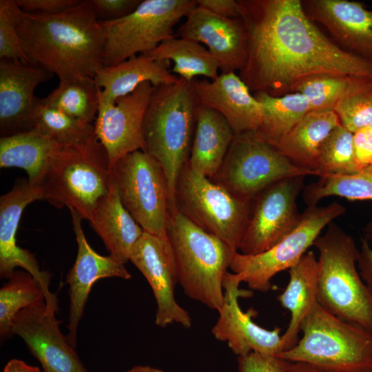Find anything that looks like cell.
Segmentation results:
<instances>
[{
  "label": "cell",
  "instance_id": "1",
  "mask_svg": "<svg viewBox=\"0 0 372 372\" xmlns=\"http://www.w3.org/2000/svg\"><path fill=\"white\" fill-rule=\"evenodd\" d=\"M248 37L239 72L251 92L281 96L309 76L328 74L372 79V63L331 41L300 0H238Z\"/></svg>",
  "mask_w": 372,
  "mask_h": 372
},
{
  "label": "cell",
  "instance_id": "37",
  "mask_svg": "<svg viewBox=\"0 0 372 372\" xmlns=\"http://www.w3.org/2000/svg\"><path fill=\"white\" fill-rule=\"evenodd\" d=\"M318 171L320 176L359 172L353 154V133L340 124L332 130L320 148Z\"/></svg>",
  "mask_w": 372,
  "mask_h": 372
},
{
  "label": "cell",
  "instance_id": "24",
  "mask_svg": "<svg viewBox=\"0 0 372 372\" xmlns=\"http://www.w3.org/2000/svg\"><path fill=\"white\" fill-rule=\"evenodd\" d=\"M110 256L125 265L144 231L121 203L112 172L107 193L99 201L89 220Z\"/></svg>",
  "mask_w": 372,
  "mask_h": 372
},
{
  "label": "cell",
  "instance_id": "8",
  "mask_svg": "<svg viewBox=\"0 0 372 372\" xmlns=\"http://www.w3.org/2000/svg\"><path fill=\"white\" fill-rule=\"evenodd\" d=\"M252 200L240 197L211 179L194 172L188 163L178 176L176 211L205 231L238 251Z\"/></svg>",
  "mask_w": 372,
  "mask_h": 372
},
{
  "label": "cell",
  "instance_id": "17",
  "mask_svg": "<svg viewBox=\"0 0 372 372\" xmlns=\"http://www.w3.org/2000/svg\"><path fill=\"white\" fill-rule=\"evenodd\" d=\"M154 86L141 84L114 103H101L94 121V134L105 147L111 169L122 157L143 147V123Z\"/></svg>",
  "mask_w": 372,
  "mask_h": 372
},
{
  "label": "cell",
  "instance_id": "21",
  "mask_svg": "<svg viewBox=\"0 0 372 372\" xmlns=\"http://www.w3.org/2000/svg\"><path fill=\"white\" fill-rule=\"evenodd\" d=\"M52 76L39 67L0 59L1 137L33 130L34 90Z\"/></svg>",
  "mask_w": 372,
  "mask_h": 372
},
{
  "label": "cell",
  "instance_id": "36",
  "mask_svg": "<svg viewBox=\"0 0 372 372\" xmlns=\"http://www.w3.org/2000/svg\"><path fill=\"white\" fill-rule=\"evenodd\" d=\"M368 79H370L328 74H316L300 80L293 86L291 92H298L304 96L311 111L333 110L347 93Z\"/></svg>",
  "mask_w": 372,
  "mask_h": 372
},
{
  "label": "cell",
  "instance_id": "5",
  "mask_svg": "<svg viewBox=\"0 0 372 372\" xmlns=\"http://www.w3.org/2000/svg\"><path fill=\"white\" fill-rule=\"evenodd\" d=\"M313 246L319 253L318 304L335 317L372 331V289L358 271L359 249L353 237L333 221Z\"/></svg>",
  "mask_w": 372,
  "mask_h": 372
},
{
  "label": "cell",
  "instance_id": "41",
  "mask_svg": "<svg viewBox=\"0 0 372 372\" xmlns=\"http://www.w3.org/2000/svg\"><path fill=\"white\" fill-rule=\"evenodd\" d=\"M140 0H88L89 4L99 21L119 19L133 12Z\"/></svg>",
  "mask_w": 372,
  "mask_h": 372
},
{
  "label": "cell",
  "instance_id": "35",
  "mask_svg": "<svg viewBox=\"0 0 372 372\" xmlns=\"http://www.w3.org/2000/svg\"><path fill=\"white\" fill-rule=\"evenodd\" d=\"M33 130L60 144L76 143L92 137L94 125L75 119L37 98L32 113Z\"/></svg>",
  "mask_w": 372,
  "mask_h": 372
},
{
  "label": "cell",
  "instance_id": "20",
  "mask_svg": "<svg viewBox=\"0 0 372 372\" xmlns=\"http://www.w3.org/2000/svg\"><path fill=\"white\" fill-rule=\"evenodd\" d=\"M176 37L203 43L216 59L220 74L240 72L248 54V37L241 18H225L197 6L178 28Z\"/></svg>",
  "mask_w": 372,
  "mask_h": 372
},
{
  "label": "cell",
  "instance_id": "32",
  "mask_svg": "<svg viewBox=\"0 0 372 372\" xmlns=\"http://www.w3.org/2000/svg\"><path fill=\"white\" fill-rule=\"evenodd\" d=\"M101 90L95 79L83 77L59 81L57 87L42 99L71 117L92 123L97 116Z\"/></svg>",
  "mask_w": 372,
  "mask_h": 372
},
{
  "label": "cell",
  "instance_id": "28",
  "mask_svg": "<svg viewBox=\"0 0 372 372\" xmlns=\"http://www.w3.org/2000/svg\"><path fill=\"white\" fill-rule=\"evenodd\" d=\"M318 271V258L309 251L289 269V282L277 296L282 307L291 314L289 325L282 334L284 351L297 344L301 323L317 302Z\"/></svg>",
  "mask_w": 372,
  "mask_h": 372
},
{
  "label": "cell",
  "instance_id": "46",
  "mask_svg": "<svg viewBox=\"0 0 372 372\" xmlns=\"http://www.w3.org/2000/svg\"><path fill=\"white\" fill-rule=\"evenodd\" d=\"M3 372H43L38 366L28 364L19 359L9 360L3 368Z\"/></svg>",
  "mask_w": 372,
  "mask_h": 372
},
{
  "label": "cell",
  "instance_id": "44",
  "mask_svg": "<svg viewBox=\"0 0 372 372\" xmlns=\"http://www.w3.org/2000/svg\"><path fill=\"white\" fill-rule=\"evenodd\" d=\"M366 239H362L357 265L364 282L372 289V222L365 229Z\"/></svg>",
  "mask_w": 372,
  "mask_h": 372
},
{
  "label": "cell",
  "instance_id": "49",
  "mask_svg": "<svg viewBox=\"0 0 372 372\" xmlns=\"http://www.w3.org/2000/svg\"><path fill=\"white\" fill-rule=\"evenodd\" d=\"M369 127V128L371 129V130L372 131V124H371Z\"/></svg>",
  "mask_w": 372,
  "mask_h": 372
},
{
  "label": "cell",
  "instance_id": "38",
  "mask_svg": "<svg viewBox=\"0 0 372 372\" xmlns=\"http://www.w3.org/2000/svg\"><path fill=\"white\" fill-rule=\"evenodd\" d=\"M340 125L354 133L372 124V80L368 79L350 90L333 110Z\"/></svg>",
  "mask_w": 372,
  "mask_h": 372
},
{
  "label": "cell",
  "instance_id": "22",
  "mask_svg": "<svg viewBox=\"0 0 372 372\" xmlns=\"http://www.w3.org/2000/svg\"><path fill=\"white\" fill-rule=\"evenodd\" d=\"M302 2L308 17L324 25L344 50L372 63V10L348 0Z\"/></svg>",
  "mask_w": 372,
  "mask_h": 372
},
{
  "label": "cell",
  "instance_id": "40",
  "mask_svg": "<svg viewBox=\"0 0 372 372\" xmlns=\"http://www.w3.org/2000/svg\"><path fill=\"white\" fill-rule=\"evenodd\" d=\"M291 365L280 357L258 352L238 356V372H291Z\"/></svg>",
  "mask_w": 372,
  "mask_h": 372
},
{
  "label": "cell",
  "instance_id": "18",
  "mask_svg": "<svg viewBox=\"0 0 372 372\" xmlns=\"http://www.w3.org/2000/svg\"><path fill=\"white\" fill-rule=\"evenodd\" d=\"M39 199H43L40 187L28 180H17L10 191L0 197V276L8 278L17 267L22 268L41 283L46 293V304L57 311V297L49 289L51 274L41 270L34 255L17 244L22 212Z\"/></svg>",
  "mask_w": 372,
  "mask_h": 372
},
{
  "label": "cell",
  "instance_id": "26",
  "mask_svg": "<svg viewBox=\"0 0 372 372\" xmlns=\"http://www.w3.org/2000/svg\"><path fill=\"white\" fill-rule=\"evenodd\" d=\"M234 137V131L220 113L200 103L188 161L190 168L209 178L214 177Z\"/></svg>",
  "mask_w": 372,
  "mask_h": 372
},
{
  "label": "cell",
  "instance_id": "42",
  "mask_svg": "<svg viewBox=\"0 0 372 372\" xmlns=\"http://www.w3.org/2000/svg\"><path fill=\"white\" fill-rule=\"evenodd\" d=\"M353 148L359 171L372 165V131L369 127L353 133Z\"/></svg>",
  "mask_w": 372,
  "mask_h": 372
},
{
  "label": "cell",
  "instance_id": "11",
  "mask_svg": "<svg viewBox=\"0 0 372 372\" xmlns=\"http://www.w3.org/2000/svg\"><path fill=\"white\" fill-rule=\"evenodd\" d=\"M345 211V207L338 202L309 207L302 213L296 227L275 245L254 255L236 252L229 269L238 274L249 289L267 292L271 288L272 278L296 265L313 245L322 230Z\"/></svg>",
  "mask_w": 372,
  "mask_h": 372
},
{
  "label": "cell",
  "instance_id": "43",
  "mask_svg": "<svg viewBox=\"0 0 372 372\" xmlns=\"http://www.w3.org/2000/svg\"><path fill=\"white\" fill-rule=\"evenodd\" d=\"M25 12L41 14H56L76 5L79 0H17Z\"/></svg>",
  "mask_w": 372,
  "mask_h": 372
},
{
  "label": "cell",
  "instance_id": "33",
  "mask_svg": "<svg viewBox=\"0 0 372 372\" xmlns=\"http://www.w3.org/2000/svg\"><path fill=\"white\" fill-rule=\"evenodd\" d=\"M0 289V338H10L12 322L23 309L46 300L41 283L25 270H14Z\"/></svg>",
  "mask_w": 372,
  "mask_h": 372
},
{
  "label": "cell",
  "instance_id": "31",
  "mask_svg": "<svg viewBox=\"0 0 372 372\" xmlns=\"http://www.w3.org/2000/svg\"><path fill=\"white\" fill-rule=\"evenodd\" d=\"M254 96L262 107V121L254 134L257 138L273 147L311 112L305 97L298 92L281 96L256 92Z\"/></svg>",
  "mask_w": 372,
  "mask_h": 372
},
{
  "label": "cell",
  "instance_id": "39",
  "mask_svg": "<svg viewBox=\"0 0 372 372\" xmlns=\"http://www.w3.org/2000/svg\"><path fill=\"white\" fill-rule=\"evenodd\" d=\"M21 11L17 0L0 1V59L30 65L22 49L16 27Z\"/></svg>",
  "mask_w": 372,
  "mask_h": 372
},
{
  "label": "cell",
  "instance_id": "29",
  "mask_svg": "<svg viewBox=\"0 0 372 372\" xmlns=\"http://www.w3.org/2000/svg\"><path fill=\"white\" fill-rule=\"evenodd\" d=\"M59 143L35 130L0 138V167L24 169L28 180L39 186Z\"/></svg>",
  "mask_w": 372,
  "mask_h": 372
},
{
  "label": "cell",
  "instance_id": "48",
  "mask_svg": "<svg viewBox=\"0 0 372 372\" xmlns=\"http://www.w3.org/2000/svg\"><path fill=\"white\" fill-rule=\"evenodd\" d=\"M124 372H167L149 365H135Z\"/></svg>",
  "mask_w": 372,
  "mask_h": 372
},
{
  "label": "cell",
  "instance_id": "16",
  "mask_svg": "<svg viewBox=\"0 0 372 372\" xmlns=\"http://www.w3.org/2000/svg\"><path fill=\"white\" fill-rule=\"evenodd\" d=\"M55 313L45 300L36 302L15 316L11 333L23 340L43 372H88L62 333Z\"/></svg>",
  "mask_w": 372,
  "mask_h": 372
},
{
  "label": "cell",
  "instance_id": "23",
  "mask_svg": "<svg viewBox=\"0 0 372 372\" xmlns=\"http://www.w3.org/2000/svg\"><path fill=\"white\" fill-rule=\"evenodd\" d=\"M200 103L220 113L235 135L255 132L262 118L261 103L239 75L220 74L214 81H192Z\"/></svg>",
  "mask_w": 372,
  "mask_h": 372
},
{
  "label": "cell",
  "instance_id": "4",
  "mask_svg": "<svg viewBox=\"0 0 372 372\" xmlns=\"http://www.w3.org/2000/svg\"><path fill=\"white\" fill-rule=\"evenodd\" d=\"M111 176L107 153L94 135L80 143H59L39 187L43 199L57 208L73 209L89 221L109 190Z\"/></svg>",
  "mask_w": 372,
  "mask_h": 372
},
{
  "label": "cell",
  "instance_id": "7",
  "mask_svg": "<svg viewBox=\"0 0 372 372\" xmlns=\"http://www.w3.org/2000/svg\"><path fill=\"white\" fill-rule=\"evenodd\" d=\"M303 335L276 355L330 372H372V331L342 320L318 302L300 325Z\"/></svg>",
  "mask_w": 372,
  "mask_h": 372
},
{
  "label": "cell",
  "instance_id": "10",
  "mask_svg": "<svg viewBox=\"0 0 372 372\" xmlns=\"http://www.w3.org/2000/svg\"><path fill=\"white\" fill-rule=\"evenodd\" d=\"M122 204L144 231L167 238L171 214L167 180L162 166L142 150L119 159L112 168Z\"/></svg>",
  "mask_w": 372,
  "mask_h": 372
},
{
  "label": "cell",
  "instance_id": "3",
  "mask_svg": "<svg viewBox=\"0 0 372 372\" xmlns=\"http://www.w3.org/2000/svg\"><path fill=\"white\" fill-rule=\"evenodd\" d=\"M199 105L192 81L180 77L176 82L154 87L145 113L141 150L163 169L171 214L176 211L178 176L189 161Z\"/></svg>",
  "mask_w": 372,
  "mask_h": 372
},
{
  "label": "cell",
  "instance_id": "27",
  "mask_svg": "<svg viewBox=\"0 0 372 372\" xmlns=\"http://www.w3.org/2000/svg\"><path fill=\"white\" fill-rule=\"evenodd\" d=\"M340 124L332 110L307 113L274 147L291 163L301 168L318 171L320 148ZM319 176V177H320Z\"/></svg>",
  "mask_w": 372,
  "mask_h": 372
},
{
  "label": "cell",
  "instance_id": "19",
  "mask_svg": "<svg viewBox=\"0 0 372 372\" xmlns=\"http://www.w3.org/2000/svg\"><path fill=\"white\" fill-rule=\"evenodd\" d=\"M69 209L78 249L74 263L65 278L69 294L66 336L71 346L76 349L78 327L93 285L102 278H120L129 280L132 276L125 265L110 255L101 256L92 248L82 228L83 218L74 209Z\"/></svg>",
  "mask_w": 372,
  "mask_h": 372
},
{
  "label": "cell",
  "instance_id": "45",
  "mask_svg": "<svg viewBox=\"0 0 372 372\" xmlns=\"http://www.w3.org/2000/svg\"><path fill=\"white\" fill-rule=\"evenodd\" d=\"M198 6L225 18H239V7L234 0H197Z\"/></svg>",
  "mask_w": 372,
  "mask_h": 372
},
{
  "label": "cell",
  "instance_id": "30",
  "mask_svg": "<svg viewBox=\"0 0 372 372\" xmlns=\"http://www.w3.org/2000/svg\"><path fill=\"white\" fill-rule=\"evenodd\" d=\"M143 54L156 61H173L171 72L188 81L197 76H204L211 81L219 76L216 59L203 45L191 39L175 36Z\"/></svg>",
  "mask_w": 372,
  "mask_h": 372
},
{
  "label": "cell",
  "instance_id": "12",
  "mask_svg": "<svg viewBox=\"0 0 372 372\" xmlns=\"http://www.w3.org/2000/svg\"><path fill=\"white\" fill-rule=\"evenodd\" d=\"M314 175L296 166L254 132L235 135L224 161L211 179L231 193L252 200L271 184L285 178Z\"/></svg>",
  "mask_w": 372,
  "mask_h": 372
},
{
  "label": "cell",
  "instance_id": "6",
  "mask_svg": "<svg viewBox=\"0 0 372 372\" xmlns=\"http://www.w3.org/2000/svg\"><path fill=\"white\" fill-rule=\"evenodd\" d=\"M167 236L174 258L178 282L184 293L218 311L224 301V278L238 251L178 211L170 214Z\"/></svg>",
  "mask_w": 372,
  "mask_h": 372
},
{
  "label": "cell",
  "instance_id": "9",
  "mask_svg": "<svg viewBox=\"0 0 372 372\" xmlns=\"http://www.w3.org/2000/svg\"><path fill=\"white\" fill-rule=\"evenodd\" d=\"M197 5V0H144L123 18L99 21L105 37L104 66L147 53L175 37L174 26Z\"/></svg>",
  "mask_w": 372,
  "mask_h": 372
},
{
  "label": "cell",
  "instance_id": "25",
  "mask_svg": "<svg viewBox=\"0 0 372 372\" xmlns=\"http://www.w3.org/2000/svg\"><path fill=\"white\" fill-rule=\"evenodd\" d=\"M169 61H156L141 54L98 71L95 80L101 89L100 102L114 103L149 81L154 87L178 81L169 70Z\"/></svg>",
  "mask_w": 372,
  "mask_h": 372
},
{
  "label": "cell",
  "instance_id": "34",
  "mask_svg": "<svg viewBox=\"0 0 372 372\" xmlns=\"http://www.w3.org/2000/svg\"><path fill=\"white\" fill-rule=\"evenodd\" d=\"M340 196L351 200H372V165L357 173L320 176L303 189L305 204L315 207L322 198Z\"/></svg>",
  "mask_w": 372,
  "mask_h": 372
},
{
  "label": "cell",
  "instance_id": "2",
  "mask_svg": "<svg viewBox=\"0 0 372 372\" xmlns=\"http://www.w3.org/2000/svg\"><path fill=\"white\" fill-rule=\"evenodd\" d=\"M17 30L30 64L59 78V81L95 78L104 67L105 37L88 0L56 14L22 10Z\"/></svg>",
  "mask_w": 372,
  "mask_h": 372
},
{
  "label": "cell",
  "instance_id": "47",
  "mask_svg": "<svg viewBox=\"0 0 372 372\" xmlns=\"http://www.w3.org/2000/svg\"><path fill=\"white\" fill-rule=\"evenodd\" d=\"M291 372H330L303 362H291Z\"/></svg>",
  "mask_w": 372,
  "mask_h": 372
},
{
  "label": "cell",
  "instance_id": "14",
  "mask_svg": "<svg viewBox=\"0 0 372 372\" xmlns=\"http://www.w3.org/2000/svg\"><path fill=\"white\" fill-rule=\"evenodd\" d=\"M240 276L227 271L223 280L224 301L218 311V318L211 333L214 337L227 344L238 356L251 352L277 355L285 351L281 329H266L255 323L252 319L256 314L254 309L243 311L238 303L241 297L251 296L250 291L241 289Z\"/></svg>",
  "mask_w": 372,
  "mask_h": 372
},
{
  "label": "cell",
  "instance_id": "13",
  "mask_svg": "<svg viewBox=\"0 0 372 372\" xmlns=\"http://www.w3.org/2000/svg\"><path fill=\"white\" fill-rule=\"evenodd\" d=\"M304 176H296L281 179L252 200L240 253L254 255L264 252L296 227L302 216L297 198L304 189Z\"/></svg>",
  "mask_w": 372,
  "mask_h": 372
},
{
  "label": "cell",
  "instance_id": "15",
  "mask_svg": "<svg viewBox=\"0 0 372 372\" xmlns=\"http://www.w3.org/2000/svg\"><path fill=\"white\" fill-rule=\"evenodd\" d=\"M130 260L152 289L156 303V325L164 328L176 323L190 328L192 318L175 298L178 278L168 239L144 231L133 247Z\"/></svg>",
  "mask_w": 372,
  "mask_h": 372
}]
</instances>
